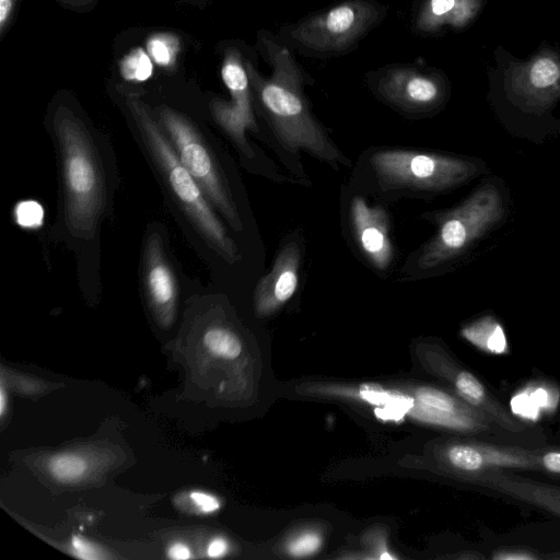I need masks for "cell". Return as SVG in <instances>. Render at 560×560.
<instances>
[{
    "label": "cell",
    "instance_id": "6da1fadb",
    "mask_svg": "<svg viewBox=\"0 0 560 560\" xmlns=\"http://www.w3.org/2000/svg\"><path fill=\"white\" fill-rule=\"evenodd\" d=\"M257 49L271 71L262 75L255 60L247 57L254 100L282 145L292 152L305 150L330 164L346 163L311 110L305 86L314 79L273 32H258Z\"/></svg>",
    "mask_w": 560,
    "mask_h": 560
},
{
    "label": "cell",
    "instance_id": "7a4b0ae2",
    "mask_svg": "<svg viewBox=\"0 0 560 560\" xmlns=\"http://www.w3.org/2000/svg\"><path fill=\"white\" fill-rule=\"evenodd\" d=\"M487 75L490 98L511 113L542 117L560 104V48L550 42L525 58L498 45Z\"/></svg>",
    "mask_w": 560,
    "mask_h": 560
},
{
    "label": "cell",
    "instance_id": "3957f363",
    "mask_svg": "<svg viewBox=\"0 0 560 560\" xmlns=\"http://www.w3.org/2000/svg\"><path fill=\"white\" fill-rule=\"evenodd\" d=\"M54 125L61 158L67 224L75 235L90 238L105 203L98 156L82 121L67 107L56 110Z\"/></svg>",
    "mask_w": 560,
    "mask_h": 560
},
{
    "label": "cell",
    "instance_id": "277c9868",
    "mask_svg": "<svg viewBox=\"0 0 560 560\" xmlns=\"http://www.w3.org/2000/svg\"><path fill=\"white\" fill-rule=\"evenodd\" d=\"M389 8L377 0H340L281 25L275 33L293 54L326 59L348 54L386 19Z\"/></svg>",
    "mask_w": 560,
    "mask_h": 560
},
{
    "label": "cell",
    "instance_id": "5b68a950",
    "mask_svg": "<svg viewBox=\"0 0 560 560\" xmlns=\"http://www.w3.org/2000/svg\"><path fill=\"white\" fill-rule=\"evenodd\" d=\"M127 104L179 205L219 253L233 261L236 258L234 243L214 214L205 192L179 161L171 140L136 95H128Z\"/></svg>",
    "mask_w": 560,
    "mask_h": 560
},
{
    "label": "cell",
    "instance_id": "8992f818",
    "mask_svg": "<svg viewBox=\"0 0 560 560\" xmlns=\"http://www.w3.org/2000/svg\"><path fill=\"white\" fill-rule=\"evenodd\" d=\"M504 213L499 188L492 183L479 186L458 207L441 217L436 234L418 256L417 267L429 270L462 255L493 229Z\"/></svg>",
    "mask_w": 560,
    "mask_h": 560
},
{
    "label": "cell",
    "instance_id": "52a82bcc",
    "mask_svg": "<svg viewBox=\"0 0 560 560\" xmlns=\"http://www.w3.org/2000/svg\"><path fill=\"white\" fill-rule=\"evenodd\" d=\"M371 164L384 186L422 191L454 188L479 173L470 160L409 150L378 151Z\"/></svg>",
    "mask_w": 560,
    "mask_h": 560
},
{
    "label": "cell",
    "instance_id": "ba28073f",
    "mask_svg": "<svg viewBox=\"0 0 560 560\" xmlns=\"http://www.w3.org/2000/svg\"><path fill=\"white\" fill-rule=\"evenodd\" d=\"M364 81L376 97L406 114L435 112L451 93L446 73L425 63L390 62L369 70Z\"/></svg>",
    "mask_w": 560,
    "mask_h": 560
},
{
    "label": "cell",
    "instance_id": "9c48e42d",
    "mask_svg": "<svg viewBox=\"0 0 560 560\" xmlns=\"http://www.w3.org/2000/svg\"><path fill=\"white\" fill-rule=\"evenodd\" d=\"M160 118L179 161L196 179L208 200L221 211L234 229L240 230L242 226L234 203L199 135L182 115L171 108L162 107Z\"/></svg>",
    "mask_w": 560,
    "mask_h": 560
},
{
    "label": "cell",
    "instance_id": "30bf717a",
    "mask_svg": "<svg viewBox=\"0 0 560 560\" xmlns=\"http://www.w3.org/2000/svg\"><path fill=\"white\" fill-rule=\"evenodd\" d=\"M248 56L236 45L224 50L221 66L222 81L228 89L229 102L214 98L210 107L213 117L243 152L252 155L246 141V130H257L254 115V94L246 67Z\"/></svg>",
    "mask_w": 560,
    "mask_h": 560
},
{
    "label": "cell",
    "instance_id": "8fae6325",
    "mask_svg": "<svg viewBox=\"0 0 560 560\" xmlns=\"http://www.w3.org/2000/svg\"><path fill=\"white\" fill-rule=\"evenodd\" d=\"M539 450L495 443H454L446 447L445 459L458 472L470 477L493 470L539 471Z\"/></svg>",
    "mask_w": 560,
    "mask_h": 560
},
{
    "label": "cell",
    "instance_id": "7c38bea8",
    "mask_svg": "<svg viewBox=\"0 0 560 560\" xmlns=\"http://www.w3.org/2000/svg\"><path fill=\"white\" fill-rule=\"evenodd\" d=\"M488 0H415L410 28L420 37L462 33L482 13Z\"/></svg>",
    "mask_w": 560,
    "mask_h": 560
},
{
    "label": "cell",
    "instance_id": "4fadbf2b",
    "mask_svg": "<svg viewBox=\"0 0 560 560\" xmlns=\"http://www.w3.org/2000/svg\"><path fill=\"white\" fill-rule=\"evenodd\" d=\"M350 219L355 241L364 256L376 269L385 270L394 254L386 212L355 196L350 205Z\"/></svg>",
    "mask_w": 560,
    "mask_h": 560
},
{
    "label": "cell",
    "instance_id": "5bb4252c",
    "mask_svg": "<svg viewBox=\"0 0 560 560\" xmlns=\"http://www.w3.org/2000/svg\"><path fill=\"white\" fill-rule=\"evenodd\" d=\"M301 252L295 242L287 243L273 262L271 270L258 282L255 290V307L259 314H269L289 301L299 283Z\"/></svg>",
    "mask_w": 560,
    "mask_h": 560
},
{
    "label": "cell",
    "instance_id": "9a60e30c",
    "mask_svg": "<svg viewBox=\"0 0 560 560\" xmlns=\"http://www.w3.org/2000/svg\"><path fill=\"white\" fill-rule=\"evenodd\" d=\"M480 487L508 498L540 508L560 517V487L508 472L493 470L471 477Z\"/></svg>",
    "mask_w": 560,
    "mask_h": 560
},
{
    "label": "cell",
    "instance_id": "2e32d148",
    "mask_svg": "<svg viewBox=\"0 0 560 560\" xmlns=\"http://www.w3.org/2000/svg\"><path fill=\"white\" fill-rule=\"evenodd\" d=\"M144 279L150 302L161 322L172 320L177 285L168 265L159 236L153 235L147 243L144 260Z\"/></svg>",
    "mask_w": 560,
    "mask_h": 560
},
{
    "label": "cell",
    "instance_id": "e0dca14e",
    "mask_svg": "<svg viewBox=\"0 0 560 560\" xmlns=\"http://www.w3.org/2000/svg\"><path fill=\"white\" fill-rule=\"evenodd\" d=\"M463 335L483 351L501 354L508 345L501 326L491 318H485L463 329Z\"/></svg>",
    "mask_w": 560,
    "mask_h": 560
},
{
    "label": "cell",
    "instance_id": "ac0fdd59",
    "mask_svg": "<svg viewBox=\"0 0 560 560\" xmlns=\"http://www.w3.org/2000/svg\"><path fill=\"white\" fill-rule=\"evenodd\" d=\"M202 345L209 353L230 360L237 358L242 352L240 338L222 326L207 329L202 336Z\"/></svg>",
    "mask_w": 560,
    "mask_h": 560
},
{
    "label": "cell",
    "instance_id": "d6986e66",
    "mask_svg": "<svg viewBox=\"0 0 560 560\" xmlns=\"http://www.w3.org/2000/svg\"><path fill=\"white\" fill-rule=\"evenodd\" d=\"M89 468L84 457L75 453H62L51 457L48 462L50 475L61 482L80 480Z\"/></svg>",
    "mask_w": 560,
    "mask_h": 560
},
{
    "label": "cell",
    "instance_id": "ffe728a7",
    "mask_svg": "<svg viewBox=\"0 0 560 560\" xmlns=\"http://www.w3.org/2000/svg\"><path fill=\"white\" fill-rule=\"evenodd\" d=\"M151 58L162 67L172 66L179 50V42L173 34L160 33L152 35L147 43Z\"/></svg>",
    "mask_w": 560,
    "mask_h": 560
},
{
    "label": "cell",
    "instance_id": "44dd1931",
    "mask_svg": "<svg viewBox=\"0 0 560 560\" xmlns=\"http://www.w3.org/2000/svg\"><path fill=\"white\" fill-rule=\"evenodd\" d=\"M120 72L128 81L143 82L152 75L153 65L144 50L136 48L121 60Z\"/></svg>",
    "mask_w": 560,
    "mask_h": 560
},
{
    "label": "cell",
    "instance_id": "7402d4cb",
    "mask_svg": "<svg viewBox=\"0 0 560 560\" xmlns=\"http://www.w3.org/2000/svg\"><path fill=\"white\" fill-rule=\"evenodd\" d=\"M14 215L19 225L35 229L43 223L44 209L37 201L25 200L16 205Z\"/></svg>",
    "mask_w": 560,
    "mask_h": 560
},
{
    "label": "cell",
    "instance_id": "603a6c76",
    "mask_svg": "<svg viewBox=\"0 0 560 560\" xmlns=\"http://www.w3.org/2000/svg\"><path fill=\"white\" fill-rule=\"evenodd\" d=\"M319 546V536L314 533H306L290 542L289 552L294 557H306L314 553Z\"/></svg>",
    "mask_w": 560,
    "mask_h": 560
},
{
    "label": "cell",
    "instance_id": "cb8c5ba5",
    "mask_svg": "<svg viewBox=\"0 0 560 560\" xmlns=\"http://www.w3.org/2000/svg\"><path fill=\"white\" fill-rule=\"evenodd\" d=\"M539 471L560 475V448H539Z\"/></svg>",
    "mask_w": 560,
    "mask_h": 560
},
{
    "label": "cell",
    "instance_id": "d4e9b609",
    "mask_svg": "<svg viewBox=\"0 0 560 560\" xmlns=\"http://www.w3.org/2000/svg\"><path fill=\"white\" fill-rule=\"evenodd\" d=\"M541 557L537 551L520 547L500 548L491 555L497 560H536Z\"/></svg>",
    "mask_w": 560,
    "mask_h": 560
},
{
    "label": "cell",
    "instance_id": "484cf974",
    "mask_svg": "<svg viewBox=\"0 0 560 560\" xmlns=\"http://www.w3.org/2000/svg\"><path fill=\"white\" fill-rule=\"evenodd\" d=\"M189 499L197 510L205 514L213 513L220 509V501L214 495L203 491H191Z\"/></svg>",
    "mask_w": 560,
    "mask_h": 560
},
{
    "label": "cell",
    "instance_id": "4316f807",
    "mask_svg": "<svg viewBox=\"0 0 560 560\" xmlns=\"http://www.w3.org/2000/svg\"><path fill=\"white\" fill-rule=\"evenodd\" d=\"M71 546L79 558L97 559L101 557L97 555L98 551L96 547L92 542L81 538L80 536H72Z\"/></svg>",
    "mask_w": 560,
    "mask_h": 560
},
{
    "label": "cell",
    "instance_id": "83f0119b",
    "mask_svg": "<svg viewBox=\"0 0 560 560\" xmlns=\"http://www.w3.org/2000/svg\"><path fill=\"white\" fill-rule=\"evenodd\" d=\"M16 0H0V34L7 28Z\"/></svg>",
    "mask_w": 560,
    "mask_h": 560
},
{
    "label": "cell",
    "instance_id": "f1b7e54d",
    "mask_svg": "<svg viewBox=\"0 0 560 560\" xmlns=\"http://www.w3.org/2000/svg\"><path fill=\"white\" fill-rule=\"evenodd\" d=\"M228 551V542L221 537L213 538L207 547V555L211 558L223 557Z\"/></svg>",
    "mask_w": 560,
    "mask_h": 560
},
{
    "label": "cell",
    "instance_id": "f546056e",
    "mask_svg": "<svg viewBox=\"0 0 560 560\" xmlns=\"http://www.w3.org/2000/svg\"><path fill=\"white\" fill-rule=\"evenodd\" d=\"M167 556L171 559L185 560L191 557L190 549L184 542L177 541L170 546Z\"/></svg>",
    "mask_w": 560,
    "mask_h": 560
},
{
    "label": "cell",
    "instance_id": "4dcf8cb0",
    "mask_svg": "<svg viewBox=\"0 0 560 560\" xmlns=\"http://www.w3.org/2000/svg\"><path fill=\"white\" fill-rule=\"evenodd\" d=\"M5 408H7V393H5L3 385H1V389H0V413H1V416L4 415Z\"/></svg>",
    "mask_w": 560,
    "mask_h": 560
},
{
    "label": "cell",
    "instance_id": "1f68e13d",
    "mask_svg": "<svg viewBox=\"0 0 560 560\" xmlns=\"http://www.w3.org/2000/svg\"><path fill=\"white\" fill-rule=\"evenodd\" d=\"M67 1L74 3V4H80V3L86 2V0H67Z\"/></svg>",
    "mask_w": 560,
    "mask_h": 560
}]
</instances>
